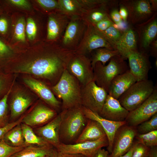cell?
Segmentation results:
<instances>
[{
  "instance_id": "obj_35",
  "label": "cell",
  "mask_w": 157,
  "mask_h": 157,
  "mask_svg": "<svg viewBox=\"0 0 157 157\" xmlns=\"http://www.w3.org/2000/svg\"><path fill=\"white\" fill-rule=\"evenodd\" d=\"M138 126L137 131L139 134H145L157 130V113Z\"/></svg>"
},
{
  "instance_id": "obj_42",
  "label": "cell",
  "mask_w": 157,
  "mask_h": 157,
  "mask_svg": "<svg viewBox=\"0 0 157 157\" xmlns=\"http://www.w3.org/2000/svg\"><path fill=\"white\" fill-rule=\"evenodd\" d=\"M114 24L110 18L104 19L93 25L99 32H103Z\"/></svg>"
},
{
  "instance_id": "obj_27",
  "label": "cell",
  "mask_w": 157,
  "mask_h": 157,
  "mask_svg": "<svg viewBox=\"0 0 157 157\" xmlns=\"http://www.w3.org/2000/svg\"><path fill=\"white\" fill-rule=\"evenodd\" d=\"M106 135L103 128L99 122L88 119L85 127L74 143L96 140Z\"/></svg>"
},
{
  "instance_id": "obj_21",
  "label": "cell",
  "mask_w": 157,
  "mask_h": 157,
  "mask_svg": "<svg viewBox=\"0 0 157 157\" xmlns=\"http://www.w3.org/2000/svg\"><path fill=\"white\" fill-rule=\"evenodd\" d=\"M129 113L118 99L108 94L99 115L111 121L122 122L125 121Z\"/></svg>"
},
{
  "instance_id": "obj_10",
  "label": "cell",
  "mask_w": 157,
  "mask_h": 157,
  "mask_svg": "<svg viewBox=\"0 0 157 157\" xmlns=\"http://www.w3.org/2000/svg\"><path fill=\"white\" fill-rule=\"evenodd\" d=\"M119 3L127 10V22L135 25L147 20L155 13L149 0H122Z\"/></svg>"
},
{
  "instance_id": "obj_25",
  "label": "cell",
  "mask_w": 157,
  "mask_h": 157,
  "mask_svg": "<svg viewBox=\"0 0 157 157\" xmlns=\"http://www.w3.org/2000/svg\"><path fill=\"white\" fill-rule=\"evenodd\" d=\"M118 3V1L111 0L109 3L86 11L82 17L87 25H94L104 19L110 18L109 13L110 9L117 6Z\"/></svg>"
},
{
  "instance_id": "obj_16",
  "label": "cell",
  "mask_w": 157,
  "mask_h": 157,
  "mask_svg": "<svg viewBox=\"0 0 157 157\" xmlns=\"http://www.w3.org/2000/svg\"><path fill=\"white\" fill-rule=\"evenodd\" d=\"M23 81L28 87L52 108L56 111L61 109V102L56 97L52 91L44 83L29 77L24 78Z\"/></svg>"
},
{
  "instance_id": "obj_23",
  "label": "cell",
  "mask_w": 157,
  "mask_h": 157,
  "mask_svg": "<svg viewBox=\"0 0 157 157\" xmlns=\"http://www.w3.org/2000/svg\"><path fill=\"white\" fill-rule=\"evenodd\" d=\"M129 69L116 77L110 85L108 94L118 99L133 85L137 82Z\"/></svg>"
},
{
  "instance_id": "obj_51",
  "label": "cell",
  "mask_w": 157,
  "mask_h": 157,
  "mask_svg": "<svg viewBox=\"0 0 157 157\" xmlns=\"http://www.w3.org/2000/svg\"><path fill=\"white\" fill-rule=\"evenodd\" d=\"M7 86V81L4 76L0 74V96L4 92Z\"/></svg>"
},
{
  "instance_id": "obj_38",
  "label": "cell",
  "mask_w": 157,
  "mask_h": 157,
  "mask_svg": "<svg viewBox=\"0 0 157 157\" xmlns=\"http://www.w3.org/2000/svg\"><path fill=\"white\" fill-rule=\"evenodd\" d=\"M25 22L24 18L22 17L17 22L14 29V35L17 40L24 42L25 40Z\"/></svg>"
},
{
  "instance_id": "obj_48",
  "label": "cell",
  "mask_w": 157,
  "mask_h": 157,
  "mask_svg": "<svg viewBox=\"0 0 157 157\" xmlns=\"http://www.w3.org/2000/svg\"><path fill=\"white\" fill-rule=\"evenodd\" d=\"M119 13L123 22L127 23L128 13L126 7L122 4L119 3Z\"/></svg>"
},
{
  "instance_id": "obj_41",
  "label": "cell",
  "mask_w": 157,
  "mask_h": 157,
  "mask_svg": "<svg viewBox=\"0 0 157 157\" xmlns=\"http://www.w3.org/2000/svg\"><path fill=\"white\" fill-rule=\"evenodd\" d=\"M26 31L28 38L31 40H34L36 37L37 28L34 20L31 17L27 19Z\"/></svg>"
},
{
  "instance_id": "obj_33",
  "label": "cell",
  "mask_w": 157,
  "mask_h": 157,
  "mask_svg": "<svg viewBox=\"0 0 157 157\" xmlns=\"http://www.w3.org/2000/svg\"><path fill=\"white\" fill-rule=\"evenodd\" d=\"M137 142L149 148L157 146V130L147 133L137 134Z\"/></svg>"
},
{
  "instance_id": "obj_37",
  "label": "cell",
  "mask_w": 157,
  "mask_h": 157,
  "mask_svg": "<svg viewBox=\"0 0 157 157\" xmlns=\"http://www.w3.org/2000/svg\"><path fill=\"white\" fill-rule=\"evenodd\" d=\"M82 8L86 11L109 3V0H77Z\"/></svg>"
},
{
  "instance_id": "obj_17",
  "label": "cell",
  "mask_w": 157,
  "mask_h": 157,
  "mask_svg": "<svg viewBox=\"0 0 157 157\" xmlns=\"http://www.w3.org/2000/svg\"><path fill=\"white\" fill-rule=\"evenodd\" d=\"M70 19L68 16L60 11L49 15L46 36L48 41L59 43Z\"/></svg>"
},
{
  "instance_id": "obj_49",
  "label": "cell",
  "mask_w": 157,
  "mask_h": 157,
  "mask_svg": "<svg viewBox=\"0 0 157 157\" xmlns=\"http://www.w3.org/2000/svg\"><path fill=\"white\" fill-rule=\"evenodd\" d=\"M152 56L156 58L157 56V38L153 41L150 44L148 52Z\"/></svg>"
},
{
  "instance_id": "obj_54",
  "label": "cell",
  "mask_w": 157,
  "mask_h": 157,
  "mask_svg": "<svg viewBox=\"0 0 157 157\" xmlns=\"http://www.w3.org/2000/svg\"><path fill=\"white\" fill-rule=\"evenodd\" d=\"M149 1L153 11L155 13L157 12V0H150Z\"/></svg>"
},
{
  "instance_id": "obj_56",
  "label": "cell",
  "mask_w": 157,
  "mask_h": 157,
  "mask_svg": "<svg viewBox=\"0 0 157 157\" xmlns=\"http://www.w3.org/2000/svg\"><path fill=\"white\" fill-rule=\"evenodd\" d=\"M145 157H149L148 156H146Z\"/></svg>"
},
{
  "instance_id": "obj_55",
  "label": "cell",
  "mask_w": 157,
  "mask_h": 157,
  "mask_svg": "<svg viewBox=\"0 0 157 157\" xmlns=\"http://www.w3.org/2000/svg\"><path fill=\"white\" fill-rule=\"evenodd\" d=\"M133 148V144L130 149L126 153L120 157H131L132 153Z\"/></svg>"
},
{
  "instance_id": "obj_6",
  "label": "cell",
  "mask_w": 157,
  "mask_h": 157,
  "mask_svg": "<svg viewBox=\"0 0 157 157\" xmlns=\"http://www.w3.org/2000/svg\"><path fill=\"white\" fill-rule=\"evenodd\" d=\"M66 69L83 86L94 81V72L90 58L74 51L70 56Z\"/></svg>"
},
{
  "instance_id": "obj_13",
  "label": "cell",
  "mask_w": 157,
  "mask_h": 157,
  "mask_svg": "<svg viewBox=\"0 0 157 157\" xmlns=\"http://www.w3.org/2000/svg\"><path fill=\"white\" fill-rule=\"evenodd\" d=\"M134 127L125 124L120 127L115 134L113 149L108 157H120L130 149L137 134Z\"/></svg>"
},
{
  "instance_id": "obj_22",
  "label": "cell",
  "mask_w": 157,
  "mask_h": 157,
  "mask_svg": "<svg viewBox=\"0 0 157 157\" xmlns=\"http://www.w3.org/2000/svg\"><path fill=\"white\" fill-rule=\"evenodd\" d=\"M115 50H117L124 60L131 52L138 50L137 35L134 28L128 27L123 31Z\"/></svg>"
},
{
  "instance_id": "obj_45",
  "label": "cell",
  "mask_w": 157,
  "mask_h": 157,
  "mask_svg": "<svg viewBox=\"0 0 157 157\" xmlns=\"http://www.w3.org/2000/svg\"><path fill=\"white\" fill-rule=\"evenodd\" d=\"M109 15L111 19L115 24H119L122 22L123 20L119 14L117 6L114 7L110 9Z\"/></svg>"
},
{
  "instance_id": "obj_24",
  "label": "cell",
  "mask_w": 157,
  "mask_h": 157,
  "mask_svg": "<svg viewBox=\"0 0 157 157\" xmlns=\"http://www.w3.org/2000/svg\"><path fill=\"white\" fill-rule=\"evenodd\" d=\"M32 102L31 97L24 91L19 90L14 92L9 104L11 117L14 119L20 116Z\"/></svg>"
},
{
  "instance_id": "obj_50",
  "label": "cell",
  "mask_w": 157,
  "mask_h": 157,
  "mask_svg": "<svg viewBox=\"0 0 157 157\" xmlns=\"http://www.w3.org/2000/svg\"><path fill=\"white\" fill-rule=\"evenodd\" d=\"M53 157H87L84 155L77 154L62 153L57 150L56 153Z\"/></svg>"
},
{
  "instance_id": "obj_29",
  "label": "cell",
  "mask_w": 157,
  "mask_h": 157,
  "mask_svg": "<svg viewBox=\"0 0 157 157\" xmlns=\"http://www.w3.org/2000/svg\"><path fill=\"white\" fill-rule=\"evenodd\" d=\"M90 54L91 55L90 59L93 69L97 62H100L103 65H105L106 63L113 57L120 56L117 50L105 47L97 49L93 51Z\"/></svg>"
},
{
  "instance_id": "obj_12",
  "label": "cell",
  "mask_w": 157,
  "mask_h": 157,
  "mask_svg": "<svg viewBox=\"0 0 157 157\" xmlns=\"http://www.w3.org/2000/svg\"><path fill=\"white\" fill-rule=\"evenodd\" d=\"M103 47L114 49L93 25L88 24L83 37L74 51L88 56L93 51Z\"/></svg>"
},
{
  "instance_id": "obj_34",
  "label": "cell",
  "mask_w": 157,
  "mask_h": 157,
  "mask_svg": "<svg viewBox=\"0 0 157 157\" xmlns=\"http://www.w3.org/2000/svg\"><path fill=\"white\" fill-rule=\"evenodd\" d=\"M11 88L0 100V128L6 125L8 123V96L11 92Z\"/></svg>"
},
{
  "instance_id": "obj_46",
  "label": "cell",
  "mask_w": 157,
  "mask_h": 157,
  "mask_svg": "<svg viewBox=\"0 0 157 157\" xmlns=\"http://www.w3.org/2000/svg\"><path fill=\"white\" fill-rule=\"evenodd\" d=\"M8 28V22L5 17H0V34L4 35L7 32Z\"/></svg>"
},
{
  "instance_id": "obj_3",
  "label": "cell",
  "mask_w": 157,
  "mask_h": 157,
  "mask_svg": "<svg viewBox=\"0 0 157 157\" xmlns=\"http://www.w3.org/2000/svg\"><path fill=\"white\" fill-rule=\"evenodd\" d=\"M52 90L62 100L61 111L82 106L81 85L66 69Z\"/></svg>"
},
{
  "instance_id": "obj_20",
  "label": "cell",
  "mask_w": 157,
  "mask_h": 157,
  "mask_svg": "<svg viewBox=\"0 0 157 157\" xmlns=\"http://www.w3.org/2000/svg\"><path fill=\"white\" fill-rule=\"evenodd\" d=\"M62 116L61 112L44 125L36 130L38 136L55 148L60 143L59 130Z\"/></svg>"
},
{
  "instance_id": "obj_2",
  "label": "cell",
  "mask_w": 157,
  "mask_h": 157,
  "mask_svg": "<svg viewBox=\"0 0 157 157\" xmlns=\"http://www.w3.org/2000/svg\"><path fill=\"white\" fill-rule=\"evenodd\" d=\"M62 116L59 130L60 142L74 143L85 127L88 120L82 106L61 111Z\"/></svg>"
},
{
  "instance_id": "obj_8",
  "label": "cell",
  "mask_w": 157,
  "mask_h": 157,
  "mask_svg": "<svg viewBox=\"0 0 157 157\" xmlns=\"http://www.w3.org/2000/svg\"><path fill=\"white\" fill-rule=\"evenodd\" d=\"M87 26L82 17H71L59 44L64 49L74 51L81 42Z\"/></svg>"
},
{
  "instance_id": "obj_30",
  "label": "cell",
  "mask_w": 157,
  "mask_h": 157,
  "mask_svg": "<svg viewBox=\"0 0 157 157\" xmlns=\"http://www.w3.org/2000/svg\"><path fill=\"white\" fill-rule=\"evenodd\" d=\"M21 126L26 145L28 146L31 145L44 146L50 144L36 135L31 126L24 123L21 124Z\"/></svg>"
},
{
  "instance_id": "obj_43",
  "label": "cell",
  "mask_w": 157,
  "mask_h": 157,
  "mask_svg": "<svg viewBox=\"0 0 157 157\" xmlns=\"http://www.w3.org/2000/svg\"><path fill=\"white\" fill-rule=\"evenodd\" d=\"M11 53L10 47L0 39V63L8 58Z\"/></svg>"
},
{
  "instance_id": "obj_53",
  "label": "cell",
  "mask_w": 157,
  "mask_h": 157,
  "mask_svg": "<svg viewBox=\"0 0 157 157\" xmlns=\"http://www.w3.org/2000/svg\"><path fill=\"white\" fill-rule=\"evenodd\" d=\"M148 156L149 157H157V146L150 148Z\"/></svg>"
},
{
  "instance_id": "obj_4",
  "label": "cell",
  "mask_w": 157,
  "mask_h": 157,
  "mask_svg": "<svg viewBox=\"0 0 157 157\" xmlns=\"http://www.w3.org/2000/svg\"><path fill=\"white\" fill-rule=\"evenodd\" d=\"M127 64L120 56L113 57L107 65H103L98 62L93 68L94 81L98 86L108 93L113 80L117 76L128 70Z\"/></svg>"
},
{
  "instance_id": "obj_7",
  "label": "cell",
  "mask_w": 157,
  "mask_h": 157,
  "mask_svg": "<svg viewBox=\"0 0 157 157\" xmlns=\"http://www.w3.org/2000/svg\"><path fill=\"white\" fill-rule=\"evenodd\" d=\"M108 95L105 90L92 81L81 86L82 106L99 115Z\"/></svg>"
},
{
  "instance_id": "obj_31",
  "label": "cell",
  "mask_w": 157,
  "mask_h": 157,
  "mask_svg": "<svg viewBox=\"0 0 157 157\" xmlns=\"http://www.w3.org/2000/svg\"><path fill=\"white\" fill-rule=\"evenodd\" d=\"M5 140L9 142L11 146L15 147L27 146L25 143L21 124L15 126L5 134Z\"/></svg>"
},
{
  "instance_id": "obj_14",
  "label": "cell",
  "mask_w": 157,
  "mask_h": 157,
  "mask_svg": "<svg viewBox=\"0 0 157 157\" xmlns=\"http://www.w3.org/2000/svg\"><path fill=\"white\" fill-rule=\"evenodd\" d=\"M157 13H155L148 20L135 25L138 37L139 51L148 53L150 45L157 35Z\"/></svg>"
},
{
  "instance_id": "obj_52",
  "label": "cell",
  "mask_w": 157,
  "mask_h": 157,
  "mask_svg": "<svg viewBox=\"0 0 157 157\" xmlns=\"http://www.w3.org/2000/svg\"><path fill=\"white\" fill-rule=\"evenodd\" d=\"M109 154L107 150L101 148L98 151L95 157H108Z\"/></svg>"
},
{
  "instance_id": "obj_15",
  "label": "cell",
  "mask_w": 157,
  "mask_h": 157,
  "mask_svg": "<svg viewBox=\"0 0 157 157\" xmlns=\"http://www.w3.org/2000/svg\"><path fill=\"white\" fill-rule=\"evenodd\" d=\"M148 53L139 50L130 53L127 57L130 72L137 81L148 79L149 71L151 68Z\"/></svg>"
},
{
  "instance_id": "obj_36",
  "label": "cell",
  "mask_w": 157,
  "mask_h": 157,
  "mask_svg": "<svg viewBox=\"0 0 157 157\" xmlns=\"http://www.w3.org/2000/svg\"><path fill=\"white\" fill-rule=\"evenodd\" d=\"M26 147L13 146L8 144L3 139L0 141V157H10Z\"/></svg>"
},
{
  "instance_id": "obj_19",
  "label": "cell",
  "mask_w": 157,
  "mask_h": 157,
  "mask_svg": "<svg viewBox=\"0 0 157 157\" xmlns=\"http://www.w3.org/2000/svg\"><path fill=\"white\" fill-rule=\"evenodd\" d=\"M83 112L88 119L98 122L103 128L108 139V145L107 151L109 154L112 150L113 141L118 129L121 126L126 124V121L114 122L105 119L98 114L82 106Z\"/></svg>"
},
{
  "instance_id": "obj_40",
  "label": "cell",
  "mask_w": 157,
  "mask_h": 157,
  "mask_svg": "<svg viewBox=\"0 0 157 157\" xmlns=\"http://www.w3.org/2000/svg\"><path fill=\"white\" fill-rule=\"evenodd\" d=\"M131 157H145L148 156L150 148L136 142L133 143Z\"/></svg>"
},
{
  "instance_id": "obj_26",
  "label": "cell",
  "mask_w": 157,
  "mask_h": 157,
  "mask_svg": "<svg viewBox=\"0 0 157 157\" xmlns=\"http://www.w3.org/2000/svg\"><path fill=\"white\" fill-rule=\"evenodd\" d=\"M56 149L52 146L31 145L26 146L10 157H53Z\"/></svg>"
},
{
  "instance_id": "obj_39",
  "label": "cell",
  "mask_w": 157,
  "mask_h": 157,
  "mask_svg": "<svg viewBox=\"0 0 157 157\" xmlns=\"http://www.w3.org/2000/svg\"><path fill=\"white\" fill-rule=\"evenodd\" d=\"M37 2L45 11H60L58 0H37Z\"/></svg>"
},
{
  "instance_id": "obj_1",
  "label": "cell",
  "mask_w": 157,
  "mask_h": 157,
  "mask_svg": "<svg viewBox=\"0 0 157 157\" xmlns=\"http://www.w3.org/2000/svg\"><path fill=\"white\" fill-rule=\"evenodd\" d=\"M45 45L40 56L17 67L14 72L31 74L52 81L56 84L74 51L64 48L58 43Z\"/></svg>"
},
{
  "instance_id": "obj_44",
  "label": "cell",
  "mask_w": 157,
  "mask_h": 157,
  "mask_svg": "<svg viewBox=\"0 0 157 157\" xmlns=\"http://www.w3.org/2000/svg\"><path fill=\"white\" fill-rule=\"evenodd\" d=\"M24 115L21 117L19 119L10 123H8L5 126L0 128V141L3 139L5 134L13 128L20 124L22 122Z\"/></svg>"
},
{
  "instance_id": "obj_9",
  "label": "cell",
  "mask_w": 157,
  "mask_h": 157,
  "mask_svg": "<svg viewBox=\"0 0 157 157\" xmlns=\"http://www.w3.org/2000/svg\"><path fill=\"white\" fill-rule=\"evenodd\" d=\"M108 141L106 135L97 140L70 144L60 143L55 148L64 153L81 154L87 157H95L98 151L107 147Z\"/></svg>"
},
{
  "instance_id": "obj_47",
  "label": "cell",
  "mask_w": 157,
  "mask_h": 157,
  "mask_svg": "<svg viewBox=\"0 0 157 157\" xmlns=\"http://www.w3.org/2000/svg\"><path fill=\"white\" fill-rule=\"evenodd\" d=\"M8 2L14 5L24 8L29 9L31 7L29 2L25 0H9Z\"/></svg>"
},
{
  "instance_id": "obj_32",
  "label": "cell",
  "mask_w": 157,
  "mask_h": 157,
  "mask_svg": "<svg viewBox=\"0 0 157 157\" xmlns=\"http://www.w3.org/2000/svg\"><path fill=\"white\" fill-rule=\"evenodd\" d=\"M113 25L105 31L99 32L115 49V47L121 37L124 31L117 29Z\"/></svg>"
},
{
  "instance_id": "obj_11",
  "label": "cell",
  "mask_w": 157,
  "mask_h": 157,
  "mask_svg": "<svg viewBox=\"0 0 157 157\" xmlns=\"http://www.w3.org/2000/svg\"><path fill=\"white\" fill-rule=\"evenodd\" d=\"M157 113V90L155 88L150 96L142 104L129 112L125 120L126 124L133 127L149 119Z\"/></svg>"
},
{
  "instance_id": "obj_57",
  "label": "cell",
  "mask_w": 157,
  "mask_h": 157,
  "mask_svg": "<svg viewBox=\"0 0 157 157\" xmlns=\"http://www.w3.org/2000/svg\"><path fill=\"white\" fill-rule=\"evenodd\" d=\"M51 157L47 156V157Z\"/></svg>"
},
{
  "instance_id": "obj_28",
  "label": "cell",
  "mask_w": 157,
  "mask_h": 157,
  "mask_svg": "<svg viewBox=\"0 0 157 157\" xmlns=\"http://www.w3.org/2000/svg\"><path fill=\"white\" fill-rule=\"evenodd\" d=\"M59 11L70 18L74 17H82L86 12L77 0H58Z\"/></svg>"
},
{
  "instance_id": "obj_18",
  "label": "cell",
  "mask_w": 157,
  "mask_h": 157,
  "mask_svg": "<svg viewBox=\"0 0 157 157\" xmlns=\"http://www.w3.org/2000/svg\"><path fill=\"white\" fill-rule=\"evenodd\" d=\"M57 115L55 110L40 103L24 115L22 122L31 127L35 126L46 124Z\"/></svg>"
},
{
  "instance_id": "obj_5",
  "label": "cell",
  "mask_w": 157,
  "mask_h": 157,
  "mask_svg": "<svg viewBox=\"0 0 157 157\" xmlns=\"http://www.w3.org/2000/svg\"><path fill=\"white\" fill-rule=\"evenodd\" d=\"M155 88L151 80L137 81L118 100L123 107L131 111L145 101L152 94Z\"/></svg>"
}]
</instances>
